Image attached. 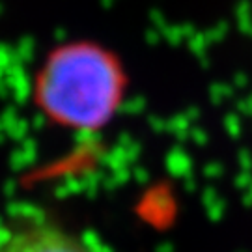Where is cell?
Listing matches in <instances>:
<instances>
[{"mask_svg": "<svg viewBox=\"0 0 252 252\" xmlns=\"http://www.w3.org/2000/svg\"><path fill=\"white\" fill-rule=\"evenodd\" d=\"M39 95L45 110L63 124L97 126L116 107L120 73L97 47H67L47 62Z\"/></svg>", "mask_w": 252, "mask_h": 252, "instance_id": "obj_1", "label": "cell"}, {"mask_svg": "<svg viewBox=\"0 0 252 252\" xmlns=\"http://www.w3.org/2000/svg\"><path fill=\"white\" fill-rule=\"evenodd\" d=\"M0 252H108V249L41 211H25L2 224Z\"/></svg>", "mask_w": 252, "mask_h": 252, "instance_id": "obj_2", "label": "cell"}]
</instances>
